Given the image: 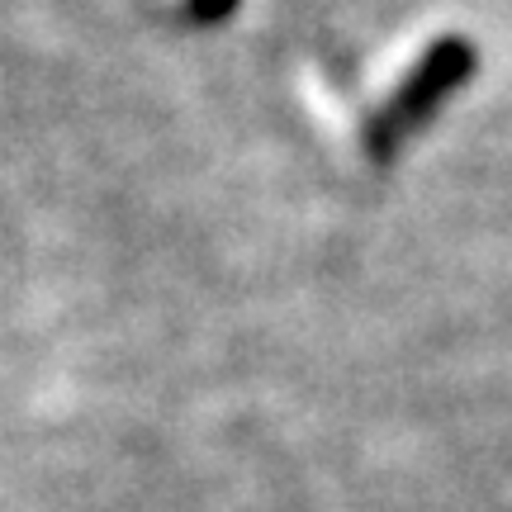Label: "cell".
I'll list each match as a JSON object with an SVG mask.
<instances>
[{"instance_id":"cell-2","label":"cell","mask_w":512,"mask_h":512,"mask_svg":"<svg viewBox=\"0 0 512 512\" xmlns=\"http://www.w3.org/2000/svg\"><path fill=\"white\" fill-rule=\"evenodd\" d=\"M242 0H185V19H190V24H223V19L233 15V10H238Z\"/></svg>"},{"instance_id":"cell-1","label":"cell","mask_w":512,"mask_h":512,"mask_svg":"<svg viewBox=\"0 0 512 512\" xmlns=\"http://www.w3.org/2000/svg\"><path fill=\"white\" fill-rule=\"evenodd\" d=\"M479 72V53L465 43V38H437L432 48H422V57L408 67L399 86L389 91L380 110L366 119V133H361V147L375 166H389L403 152V143L418 133L432 114L451 100V95Z\"/></svg>"}]
</instances>
